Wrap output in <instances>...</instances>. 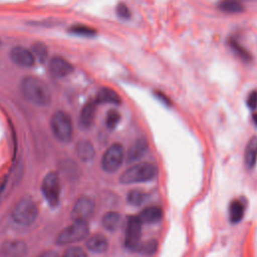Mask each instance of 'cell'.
I'll return each instance as SVG.
<instances>
[{
    "label": "cell",
    "instance_id": "obj_1",
    "mask_svg": "<svg viewBox=\"0 0 257 257\" xmlns=\"http://www.w3.org/2000/svg\"><path fill=\"white\" fill-rule=\"evenodd\" d=\"M21 91L28 101L36 105H47L51 100V92L46 82L34 75H27L22 79Z\"/></svg>",
    "mask_w": 257,
    "mask_h": 257
},
{
    "label": "cell",
    "instance_id": "obj_2",
    "mask_svg": "<svg viewBox=\"0 0 257 257\" xmlns=\"http://www.w3.org/2000/svg\"><path fill=\"white\" fill-rule=\"evenodd\" d=\"M158 175V168L148 162L138 163L126 169L119 177V182L124 185L144 183L154 180Z\"/></svg>",
    "mask_w": 257,
    "mask_h": 257
},
{
    "label": "cell",
    "instance_id": "obj_3",
    "mask_svg": "<svg viewBox=\"0 0 257 257\" xmlns=\"http://www.w3.org/2000/svg\"><path fill=\"white\" fill-rule=\"evenodd\" d=\"M50 125L54 137L62 143H68L73 136L72 120L65 111H55L51 117Z\"/></svg>",
    "mask_w": 257,
    "mask_h": 257
},
{
    "label": "cell",
    "instance_id": "obj_4",
    "mask_svg": "<svg viewBox=\"0 0 257 257\" xmlns=\"http://www.w3.org/2000/svg\"><path fill=\"white\" fill-rule=\"evenodd\" d=\"M38 209L35 202L29 198H22L12 211V219L19 225L28 226L33 223L37 217Z\"/></svg>",
    "mask_w": 257,
    "mask_h": 257
},
{
    "label": "cell",
    "instance_id": "obj_5",
    "mask_svg": "<svg viewBox=\"0 0 257 257\" xmlns=\"http://www.w3.org/2000/svg\"><path fill=\"white\" fill-rule=\"evenodd\" d=\"M88 232L89 228L86 221H73L71 225L64 228L58 234L56 243L59 245H65L79 242L87 237Z\"/></svg>",
    "mask_w": 257,
    "mask_h": 257
},
{
    "label": "cell",
    "instance_id": "obj_6",
    "mask_svg": "<svg viewBox=\"0 0 257 257\" xmlns=\"http://www.w3.org/2000/svg\"><path fill=\"white\" fill-rule=\"evenodd\" d=\"M124 160V149L122 145L115 143L109 146L101 158V168L107 173L116 172Z\"/></svg>",
    "mask_w": 257,
    "mask_h": 257
},
{
    "label": "cell",
    "instance_id": "obj_7",
    "mask_svg": "<svg viewBox=\"0 0 257 257\" xmlns=\"http://www.w3.org/2000/svg\"><path fill=\"white\" fill-rule=\"evenodd\" d=\"M42 194L51 207H55L59 203L60 198V180L55 172L48 173L41 184Z\"/></svg>",
    "mask_w": 257,
    "mask_h": 257
},
{
    "label": "cell",
    "instance_id": "obj_8",
    "mask_svg": "<svg viewBox=\"0 0 257 257\" xmlns=\"http://www.w3.org/2000/svg\"><path fill=\"white\" fill-rule=\"evenodd\" d=\"M142 236V222L138 216H128L126 219L124 246L130 250H137Z\"/></svg>",
    "mask_w": 257,
    "mask_h": 257
},
{
    "label": "cell",
    "instance_id": "obj_9",
    "mask_svg": "<svg viewBox=\"0 0 257 257\" xmlns=\"http://www.w3.org/2000/svg\"><path fill=\"white\" fill-rule=\"evenodd\" d=\"M94 201L87 196L80 197L73 205L71 218L73 221H86L94 211Z\"/></svg>",
    "mask_w": 257,
    "mask_h": 257
},
{
    "label": "cell",
    "instance_id": "obj_10",
    "mask_svg": "<svg viewBox=\"0 0 257 257\" xmlns=\"http://www.w3.org/2000/svg\"><path fill=\"white\" fill-rule=\"evenodd\" d=\"M27 254V246L23 241H6L0 246V257H24Z\"/></svg>",
    "mask_w": 257,
    "mask_h": 257
},
{
    "label": "cell",
    "instance_id": "obj_11",
    "mask_svg": "<svg viewBox=\"0 0 257 257\" xmlns=\"http://www.w3.org/2000/svg\"><path fill=\"white\" fill-rule=\"evenodd\" d=\"M49 71L57 78L66 77L73 71V66L65 58L60 56H54L49 60Z\"/></svg>",
    "mask_w": 257,
    "mask_h": 257
},
{
    "label": "cell",
    "instance_id": "obj_12",
    "mask_svg": "<svg viewBox=\"0 0 257 257\" xmlns=\"http://www.w3.org/2000/svg\"><path fill=\"white\" fill-rule=\"evenodd\" d=\"M11 60L22 67H30L34 64L35 58L31 53L30 49L24 48L22 46H15L10 50Z\"/></svg>",
    "mask_w": 257,
    "mask_h": 257
},
{
    "label": "cell",
    "instance_id": "obj_13",
    "mask_svg": "<svg viewBox=\"0 0 257 257\" xmlns=\"http://www.w3.org/2000/svg\"><path fill=\"white\" fill-rule=\"evenodd\" d=\"M96 111V101H87L79 113V125L83 128H88L92 125Z\"/></svg>",
    "mask_w": 257,
    "mask_h": 257
},
{
    "label": "cell",
    "instance_id": "obj_14",
    "mask_svg": "<svg viewBox=\"0 0 257 257\" xmlns=\"http://www.w3.org/2000/svg\"><path fill=\"white\" fill-rule=\"evenodd\" d=\"M148 143L145 139H138L128 149L126 154V162L133 163L142 159L148 151Z\"/></svg>",
    "mask_w": 257,
    "mask_h": 257
},
{
    "label": "cell",
    "instance_id": "obj_15",
    "mask_svg": "<svg viewBox=\"0 0 257 257\" xmlns=\"http://www.w3.org/2000/svg\"><path fill=\"white\" fill-rule=\"evenodd\" d=\"M138 217L142 224H155L162 220L163 210L159 206H150L145 208Z\"/></svg>",
    "mask_w": 257,
    "mask_h": 257
},
{
    "label": "cell",
    "instance_id": "obj_16",
    "mask_svg": "<svg viewBox=\"0 0 257 257\" xmlns=\"http://www.w3.org/2000/svg\"><path fill=\"white\" fill-rule=\"evenodd\" d=\"M96 103H111V104H119L121 102V98L118 93L110 87H101L95 98Z\"/></svg>",
    "mask_w": 257,
    "mask_h": 257
},
{
    "label": "cell",
    "instance_id": "obj_17",
    "mask_svg": "<svg viewBox=\"0 0 257 257\" xmlns=\"http://www.w3.org/2000/svg\"><path fill=\"white\" fill-rule=\"evenodd\" d=\"M86 247L88 250L94 253H102L107 250L108 241L104 235L94 234L87 239Z\"/></svg>",
    "mask_w": 257,
    "mask_h": 257
},
{
    "label": "cell",
    "instance_id": "obj_18",
    "mask_svg": "<svg viewBox=\"0 0 257 257\" xmlns=\"http://www.w3.org/2000/svg\"><path fill=\"white\" fill-rule=\"evenodd\" d=\"M257 161V136L252 137L246 145L244 152V162L248 169L254 168Z\"/></svg>",
    "mask_w": 257,
    "mask_h": 257
},
{
    "label": "cell",
    "instance_id": "obj_19",
    "mask_svg": "<svg viewBox=\"0 0 257 257\" xmlns=\"http://www.w3.org/2000/svg\"><path fill=\"white\" fill-rule=\"evenodd\" d=\"M245 213V203L240 199L233 200L229 205V220L232 224L239 223Z\"/></svg>",
    "mask_w": 257,
    "mask_h": 257
},
{
    "label": "cell",
    "instance_id": "obj_20",
    "mask_svg": "<svg viewBox=\"0 0 257 257\" xmlns=\"http://www.w3.org/2000/svg\"><path fill=\"white\" fill-rule=\"evenodd\" d=\"M76 154L81 161L88 162L93 159L95 152L92 144L89 141L81 140L76 145Z\"/></svg>",
    "mask_w": 257,
    "mask_h": 257
},
{
    "label": "cell",
    "instance_id": "obj_21",
    "mask_svg": "<svg viewBox=\"0 0 257 257\" xmlns=\"http://www.w3.org/2000/svg\"><path fill=\"white\" fill-rule=\"evenodd\" d=\"M120 220L121 218L119 213L114 211H109L103 215L101 219V224L103 228L106 229L107 231H114L118 228L120 224Z\"/></svg>",
    "mask_w": 257,
    "mask_h": 257
},
{
    "label": "cell",
    "instance_id": "obj_22",
    "mask_svg": "<svg viewBox=\"0 0 257 257\" xmlns=\"http://www.w3.org/2000/svg\"><path fill=\"white\" fill-rule=\"evenodd\" d=\"M219 10L226 13H241L244 11L243 5L238 0H220L217 4Z\"/></svg>",
    "mask_w": 257,
    "mask_h": 257
},
{
    "label": "cell",
    "instance_id": "obj_23",
    "mask_svg": "<svg viewBox=\"0 0 257 257\" xmlns=\"http://www.w3.org/2000/svg\"><path fill=\"white\" fill-rule=\"evenodd\" d=\"M228 43H229L230 48H231L242 60H244V61H250V60L252 59V55L249 53V51H248L245 47H243V46L239 43V41H237V40L234 39V38H230Z\"/></svg>",
    "mask_w": 257,
    "mask_h": 257
},
{
    "label": "cell",
    "instance_id": "obj_24",
    "mask_svg": "<svg viewBox=\"0 0 257 257\" xmlns=\"http://www.w3.org/2000/svg\"><path fill=\"white\" fill-rule=\"evenodd\" d=\"M31 53L33 54L35 60L37 59L40 62H45V60L48 57V48L47 46L42 42H35L32 44Z\"/></svg>",
    "mask_w": 257,
    "mask_h": 257
},
{
    "label": "cell",
    "instance_id": "obj_25",
    "mask_svg": "<svg viewBox=\"0 0 257 257\" xmlns=\"http://www.w3.org/2000/svg\"><path fill=\"white\" fill-rule=\"evenodd\" d=\"M70 33L74 34V35H78V36H83V37H92L96 34L95 29H93L92 27L86 26V25H82V24H76L73 25L69 28Z\"/></svg>",
    "mask_w": 257,
    "mask_h": 257
},
{
    "label": "cell",
    "instance_id": "obj_26",
    "mask_svg": "<svg viewBox=\"0 0 257 257\" xmlns=\"http://www.w3.org/2000/svg\"><path fill=\"white\" fill-rule=\"evenodd\" d=\"M146 198H147L146 193H144L143 191H141L139 189L132 190L127 194V202L134 206H140L141 204H143L145 202Z\"/></svg>",
    "mask_w": 257,
    "mask_h": 257
},
{
    "label": "cell",
    "instance_id": "obj_27",
    "mask_svg": "<svg viewBox=\"0 0 257 257\" xmlns=\"http://www.w3.org/2000/svg\"><path fill=\"white\" fill-rule=\"evenodd\" d=\"M120 120V114L118 113V111L111 109L106 113L105 116V125L107 128L109 130H113L115 128V126L118 124Z\"/></svg>",
    "mask_w": 257,
    "mask_h": 257
},
{
    "label": "cell",
    "instance_id": "obj_28",
    "mask_svg": "<svg viewBox=\"0 0 257 257\" xmlns=\"http://www.w3.org/2000/svg\"><path fill=\"white\" fill-rule=\"evenodd\" d=\"M138 249H140L139 251L145 255H152L158 250V241L155 239H151L140 245Z\"/></svg>",
    "mask_w": 257,
    "mask_h": 257
},
{
    "label": "cell",
    "instance_id": "obj_29",
    "mask_svg": "<svg viewBox=\"0 0 257 257\" xmlns=\"http://www.w3.org/2000/svg\"><path fill=\"white\" fill-rule=\"evenodd\" d=\"M62 257H87V255L80 247H69Z\"/></svg>",
    "mask_w": 257,
    "mask_h": 257
},
{
    "label": "cell",
    "instance_id": "obj_30",
    "mask_svg": "<svg viewBox=\"0 0 257 257\" xmlns=\"http://www.w3.org/2000/svg\"><path fill=\"white\" fill-rule=\"evenodd\" d=\"M116 14L120 17V18H123V19H127L130 18L131 16V12H130V9L127 8V6L123 3H119L116 7Z\"/></svg>",
    "mask_w": 257,
    "mask_h": 257
},
{
    "label": "cell",
    "instance_id": "obj_31",
    "mask_svg": "<svg viewBox=\"0 0 257 257\" xmlns=\"http://www.w3.org/2000/svg\"><path fill=\"white\" fill-rule=\"evenodd\" d=\"M246 102L251 109H254L257 107V91L256 90H253L249 93V95L247 96Z\"/></svg>",
    "mask_w": 257,
    "mask_h": 257
},
{
    "label": "cell",
    "instance_id": "obj_32",
    "mask_svg": "<svg viewBox=\"0 0 257 257\" xmlns=\"http://www.w3.org/2000/svg\"><path fill=\"white\" fill-rule=\"evenodd\" d=\"M155 95H156V97H158L163 103H165L166 105H170L171 104V101H170V99L163 93V92H161V91H155Z\"/></svg>",
    "mask_w": 257,
    "mask_h": 257
},
{
    "label": "cell",
    "instance_id": "obj_33",
    "mask_svg": "<svg viewBox=\"0 0 257 257\" xmlns=\"http://www.w3.org/2000/svg\"><path fill=\"white\" fill-rule=\"evenodd\" d=\"M37 257H58V255L54 251H45V252L41 253L39 256H37Z\"/></svg>",
    "mask_w": 257,
    "mask_h": 257
},
{
    "label": "cell",
    "instance_id": "obj_34",
    "mask_svg": "<svg viewBox=\"0 0 257 257\" xmlns=\"http://www.w3.org/2000/svg\"><path fill=\"white\" fill-rule=\"evenodd\" d=\"M253 120H254V122H255V124L257 125V113H255L254 115H253Z\"/></svg>",
    "mask_w": 257,
    "mask_h": 257
},
{
    "label": "cell",
    "instance_id": "obj_35",
    "mask_svg": "<svg viewBox=\"0 0 257 257\" xmlns=\"http://www.w3.org/2000/svg\"><path fill=\"white\" fill-rule=\"evenodd\" d=\"M3 187H4V184H2V185L0 186V195H1V192H2V190H3Z\"/></svg>",
    "mask_w": 257,
    "mask_h": 257
},
{
    "label": "cell",
    "instance_id": "obj_36",
    "mask_svg": "<svg viewBox=\"0 0 257 257\" xmlns=\"http://www.w3.org/2000/svg\"><path fill=\"white\" fill-rule=\"evenodd\" d=\"M0 46H1V41H0Z\"/></svg>",
    "mask_w": 257,
    "mask_h": 257
}]
</instances>
